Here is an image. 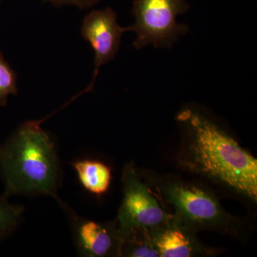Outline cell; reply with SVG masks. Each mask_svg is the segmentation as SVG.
Listing matches in <instances>:
<instances>
[{
	"label": "cell",
	"instance_id": "cell-1",
	"mask_svg": "<svg viewBox=\"0 0 257 257\" xmlns=\"http://www.w3.org/2000/svg\"><path fill=\"white\" fill-rule=\"evenodd\" d=\"M176 120L181 134L179 167L256 204V159L197 108H184Z\"/></svg>",
	"mask_w": 257,
	"mask_h": 257
},
{
	"label": "cell",
	"instance_id": "cell-2",
	"mask_svg": "<svg viewBox=\"0 0 257 257\" xmlns=\"http://www.w3.org/2000/svg\"><path fill=\"white\" fill-rule=\"evenodd\" d=\"M45 119L23 123L0 145V174L5 196H57L60 168L55 144L42 127Z\"/></svg>",
	"mask_w": 257,
	"mask_h": 257
},
{
	"label": "cell",
	"instance_id": "cell-3",
	"mask_svg": "<svg viewBox=\"0 0 257 257\" xmlns=\"http://www.w3.org/2000/svg\"><path fill=\"white\" fill-rule=\"evenodd\" d=\"M140 175L161 199L175 210L174 215L195 232L211 231L240 236L241 219L227 212L217 195L207 186L179 176L138 169Z\"/></svg>",
	"mask_w": 257,
	"mask_h": 257
},
{
	"label": "cell",
	"instance_id": "cell-4",
	"mask_svg": "<svg viewBox=\"0 0 257 257\" xmlns=\"http://www.w3.org/2000/svg\"><path fill=\"white\" fill-rule=\"evenodd\" d=\"M190 8L186 0H135V23L130 26L136 34L133 47L137 50L152 45L156 48H172L188 27L177 22L179 15Z\"/></svg>",
	"mask_w": 257,
	"mask_h": 257
},
{
	"label": "cell",
	"instance_id": "cell-5",
	"mask_svg": "<svg viewBox=\"0 0 257 257\" xmlns=\"http://www.w3.org/2000/svg\"><path fill=\"white\" fill-rule=\"evenodd\" d=\"M121 183L122 202L115 220L120 236L134 229L157 226L172 215L160 205L135 164L124 166Z\"/></svg>",
	"mask_w": 257,
	"mask_h": 257
},
{
	"label": "cell",
	"instance_id": "cell-6",
	"mask_svg": "<svg viewBox=\"0 0 257 257\" xmlns=\"http://www.w3.org/2000/svg\"><path fill=\"white\" fill-rule=\"evenodd\" d=\"M128 31H131L130 27L119 25L117 15L112 8L92 10L86 15L81 27V35L94 51V67L92 80L81 92L82 94L92 91L101 67L116 57L123 35Z\"/></svg>",
	"mask_w": 257,
	"mask_h": 257
},
{
	"label": "cell",
	"instance_id": "cell-7",
	"mask_svg": "<svg viewBox=\"0 0 257 257\" xmlns=\"http://www.w3.org/2000/svg\"><path fill=\"white\" fill-rule=\"evenodd\" d=\"M160 253V257L214 256L219 248L206 246L197 237V232L172 214L164 222L146 228Z\"/></svg>",
	"mask_w": 257,
	"mask_h": 257
},
{
	"label": "cell",
	"instance_id": "cell-8",
	"mask_svg": "<svg viewBox=\"0 0 257 257\" xmlns=\"http://www.w3.org/2000/svg\"><path fill=\"white\" fill-rule=\"evenodd\" d=\"M62 208L72 221L76 246L81 256H119L121 238L116 221L97 222L78 217L64 203Z\"/></svg>",
	"mask_w": 257,
	"mask_h": 257
},
{
	"label": "cell",
	"instance_id": "cell-9",
	"mask_svg": "<svg viewBox=\"0 0 257 257\" xmlns=\"http://www.w3.org/2000/svg\"><path fill=\"white\" fill-rule=\"evenodd\" d=\"M79 182L87 192L101 196L107 192L110 186V168L103 162L94 160H81L72 163Z\"/></svg>",
	"mask_w": 257,
	"mask_h": 257
},
{
	"label": "cell",
	"instance_id": "cell-10",
	"mask_svg": "<svg viewBox=\"0 0 257 257\" xmlns=\"http://www.w3.org/2000/svg\"><path fill=\"white\" fill-rule=\"evenodd\" d=\"M119 256L160 257L146 228L134 229L121 236Z\"/></svg>",
	"mask_w": 257,
	"mask_h": 257
},
{
	"label": "cell",
	"instance_id": "cell-11",
	"mask_svg": "<svg viewBox=\"0 0 257 257\" xmlns=\"http://www.w3.org/2000/svg\"><path fill=\"white\" fill-rule=\"evenodd\" d=\"M5 194L0 196V242L16 229L23 218L25 208L13 204Z\"/></svg>",
	"mask_w": 257,
	"mask_h": 257
},
{
	"label": "cell",
	"instance_id": "cell-12",
	"mask_svg": "<svg viewBox=\"0 0 257 257\" xmlns=\"http://www.w3.org/2000/svg\"><path fill=\"white\" fill-rule=\"evenodd\" d=\"M18 93L17 74L0 52V106H6L10 96Z\"/></svg>",
	"mask_w": 257,
	"mask_h": 257
},
{
	"label": "cell",
	"instance_id": "cell-13",
	"mask_svg": "<svg viewBox=\"0 0 257 257\" xmlns=\"http://www.w3.org/2000/svg\"><path fill=\"white\" fill-rule=\"evenodd\" d=\"M43 1L57 8L70 6L80 10H86L96 6L103 0H43Z\"/></svg>",
	"mask_w": 257,
	"mask_h": 257
},
{
	"label": "cell",
	"instance_id": "cell-14",
	"mask_svg": "<svg viewBox=\"0 0 257 257\" xmlns=\"http://www.w3.org/2000/svg\"><path fill=\"white\" fill-rule=\"evenodd\" d=\"M2 0H0V3H1Z\"/></svg>",
	"mask_w": 257,
	"mask_h": 257
}]
</instances>
